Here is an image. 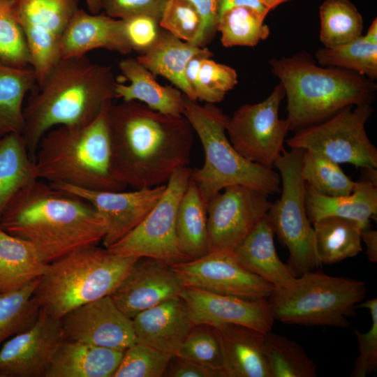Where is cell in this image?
<instances>
[{
	"mask_svg": "<svg viewBox=\"0 0 377 377\" xmlns=\"http://www.w3.org/2000/svg\"><path fill=\"white\" fill-rule=\"evenodd\" d=\"M110 103L89 124L57 126L43 135L34 159L39 179L92 191L126 188L112 168L107 121Z\"/></svg>",
	"mask_w": 377,
	"mask_h": 377,
	"instance_id": "obj_5",
	"label": "cell"
},
{
	"mask_svg": "<svg viewBox=\"0 0 377 377\" xmlns=\"http://www.w3.org/2000/svg\"><path fill=\"white\" fill-rule=\"evenodd\" d=\"M36 84L31 66L16 67L0 61V135L22 133L24 99Z\"/></svg>",
	"mask_w": 377,
	"mask_h": 377,
	"instance_id": "obj_33",
	"label": "cell"
},
{
	"mask_svg": "<svg viewBox=\"0 0 377 377\" xmlns=\"http://www.w3.org/2000/svg\"><path fill=\"white\" fill-rule=\"evenodd\" d=\"M156 43L136 59L154 75H161L171 82L191 100L196 101L186 79L188 62L209 51L175 37L161 29Z\"/></svg>",
	"mask_w": 377,
	"mask_h": 377,
	"instance_id": "obj_28",
	"label": "cell"
},
{
	"mask_svg": "<svg viewBox=\"0 0 377 377\" xmlns=\"http://www.w3.org/2000/svg\"><path fill=\"white\" fill-rule=\"evenodd\" d=\"M167 0H101L105 15L124 19L136 15H148L160 20Z\"/></svg>",
	"mask_w": 377,
	"mask_h": 377,
	"instance_id": "obj_47",
	"label": "cell"
},
{
	"mask_svg": "<svg viewBox=\"0 0 377 377\" xmlns=\"http://www.w3.org/2000/svg\"><path fill=\"white\" fill-rule=\"evenodd\" d=\"M185 286L247 300L267 299L274 287L244 269L233 252L211 251L171 265Z\"/></svg>",
	"mask_w": 377,
	"mask_h": 377,
	"instance_id": "obj_15",
	"label": "cell"
},
{
	"mask_svg": "<svg viewBox=\"0 0 377 377\" xmlns=\"http://www.w3.org/2000/svg\"><path fill=\"white\" fill-rule=\"evenodd\" d=\"M319 13L320 40L325 47L346 44L362 36V17L348 0H325Z\"/></svg>",
	"mask_w": 377,
	"mask_h": 377,
	"instance_id": "obj_34",
	"label": "cell"
},
{
	"mask_svg": "<svg viewBox=\"0 0 377 377\" xmlns=\"http://www.w3.org/2000/svg\"><path fill=\"white\" fill-rule=\"evenodd\" d=\"M359 306L369 310L371 326L366 332L354 329L359 345V355L351 371L352 377H366L377 369V300L372 298L362 302Z\"/></svg>",
	"mask_w": 377,
	"mask_h": 377,
	"instance_id": "obj_44",
	"label": "cell"
},
{
	"mask_svg": "<svg viewBox=\"0 0 377 377\" xmlns=\"http://www.w3.org/2000/svg\"><path fill=\"white\" fill-rule=\"evenodd\" d=\"M107 121L112 171L126 187L166 184L188 166L193 130L184 116L162 114L136 101L111 102Z\"/></svg>",
	"mask_w": 377,
	"mask_h": 377,
	"instance_id": "obj_1",
	"label": "cell"
},
{
	"mask_svg": "<svg viewBox=\"0 0 377 377\" xmlns=\"http://www.w3.org/2000/svg\"><path fill=\"white\" fill-rule=\"evenodd\" d=\"M271 71L287 98L290 131L323 122L348 106L370 103L374 80L348 70L318 65L307 54L273 58Z\"/></svg>",
	"mask_w": 377,
	"mask_h": 377,
	"instance_id": "obj_4",
	"label": "cell"
},
{
	"mask_svg": "<svg viewBox=\"0 0 377 377\" xmlns=\"http://www.w3.org/2000/svg\"><path fill=\"white\" fill-rule=\"evenodd\" d=\"M53 186L89 202L103 219L106 227L104 247L117 243L134 229L163 195L165 184L153 188L123 191H92L64 184Z\"/></svg>",
	"mask_w": 377,
	"mask_h": 377,
	"instance_id": "obj_18",
	"label": "cell"
},
{
	"mask_svg": "<svg viewBox=\"0 0 377 377\" xmlns=\"http://www.w3.org/2000/svg\"><path fill=\"white\" fill-rule=\"evenodd\" d=\"M65 339L61 319L40 309L34 324L7 341L0 350L1 377H45Z\"/></svg>",
	"mask_w": 377,
	"mask_h": 377,
	"instance_id": "obj_16",
	"label": "cell"
},
{
	"mask_svg": "<svg viewBox=\"0 0 377 377\" xmlns=\"http://www.w3.org/2000/svg\"><path fill=\"white\" fill-rule=\"evenodd\" d=\"M315 57L322 66L348 70L374 81L377 78V40L366 34L346 44L320 48Z\"/></svg>",
	"mask_w": 377,
	"mask_h": 377,
	"instance_id": "obj_35",
	"label": "cell"
},
{
	"mask_svg": "<svg viewBox=\"0 0 377 377\" xmlns=\"http://www.w3.org/2000/svg\"><path fill=\"white\" fill-rule=\"evenodd\" d=\"M367 294L363 281L309 272L267 298L275 320L290 325L347 327Z\"/></svg>",
	"mask_w": 377,
	"mask_h": 377,
	"instance_id": "obj_8",
	"label": "cell"
},
{
	"mask_svg": "<svg viewBox=\"0 0 377 377\" xmlns=\"http://www.w3.org/2000/svg\"><path fill=\"white\" fill-rule=\"evenodd\" d=\"M39 179L22 133L0 135V216L22 188Z\"/></svg>",
	"mask_w": 377,
	"mask_h": 377,
	"instance_id": "obj_30",
	"label": "cell"
},
{
	"mask_svg": "<svg viewBox=\"0 0 377 377\" xmlns=\"http://www.w3.org/2000/svg\"><path fill=\"white\" fill-rule=\"evenodd\" d=\"M90 13L98 14L101 10V0H84Z\"/></svg>",
	"mask_w": 377,
	"mask_h": 377,
	"instance_id": "obj_53",
	"label": "cell"
},
{
	"mask_svg": "<svg viewBox=\"0 0 377 377\" xmlns=\"http://www.w3.org/2000/svg\"><path fill=\"white\" fill-rule=\"evenodd\" d=\"M132 320L136 342L174 355L194 325L181 296L146 309Z\"/></svg>",
	"mask_w": 377,
	"mask_h": 377,
	"instance_id": "obj_22",
	"label": "cell"
},
{
	"mask_svg": "<svg viewBox=\"0 0 377 377\" xmlns=\"http://www.w3.org/2000/svg\"><path fill=\"white\" fill-rule=\"evenodd\" d=\"M212 52L209 50L204 54L193 57L188 64L186 69V81L195 98L209 103H216L223 99L209 91L201 82L199 69L201 61L205 58H211Z\"/></svg>",
	"mask_w": 377,
	"mask_h": 377,
	"instance_id": "obj_50",
	"label": "cell"
},
{
	"mask_svg": "<svg viewBox=\"0 0 377 377\" xmlns=\"http://www.w3.org/2000/svg\"><path fill=\"white\" fill-rule=\"evenodd\" d=\"M176 232L179 246L189 260L209 252L207 205L191 178L177 208Z\"/></svg>",
	"mask_w": 377,
	"mask_h": 377,
	"instance_id": "obj_32",
	"label": "cell"
},
{
	"mask_svg": "<svg viewBox=\"0 0 377 377\" xmlns=\"http://www.w3.org/2000/svg\"><path fill=\"white\" fill-rule=\"evenodd\" d=\"M40 279L13 291L0 293V343L30 328L40 308L34 297Z\"/></svg>",
	"mask_w": 377,
	"mask_h": 377,
	"instance_id": "obj_38",
	"label": "cell"
},
{
	"mask_svg": "<svg viewBox=\"0 0 377 377\" xmlns=\"http://www.w3.org/2000/svg\"><path fill=\"white\" fill-rule=\"evenodd\" d=\"M361 240L366 246V254L369 260L377 263V231L371 226L362 229Z\"/></svg>",
	"mask_w": 377,
	"mask_h": 377,
	"instance_id": "obj_52",
	"label": "cell"
},
{
	"mask_svg": "<svg viewBox=\"0 0 377 377\" xmlns=\"http://www.w3.org/2000/svg\"><path fill=\"white\" fill-rule=\"evenodd\" d=\"M199 13L202 29L198 46L204 47L214 37L219 20V0H188Z\"/></svg>",
	"mask_w": 377,
	"mask_h": 377,
	"instance_id": "obj_49",
	"label": "cell"
},
{
	"mask_svg": "<svg viewBox=\"0 0 377 377\" xmlns=\"http://www.w3.org/2000/svg\"><path fill=\"white\" fill-rule=\"evenodd\" d=\"M61 322L67 340L121 351L136 342L132 319L110 295L71 310Z\"/></svg>",
	"mask_w": 377,
	"mask_h": 377,
	"instance_id": "obj_17",
	"label": "cell"
},
{
	"mask_svg": "<svg viewBox=\"0 0 377 377\" xmlns=\"http://www.w3.org/2000/svg\"><path fill=\"white\" fill-rule=\"evenodd\" d=\"M365 171L364 177L365 181L371 182L377 185V171L375 168H362Z\"/></svg>",
	"mask_w": 377,
	"mask_h": 377,
	"instance_id": "obj_54",
	"label": "cell"
},
{
	"mask_svg": "<svg viewBox=\"0 0 377 377\" xmlns=\"http://www.w3.org/2000/svg\"><path fill=\"white\" fill-rule=\"evenodd\" d=\"M0 228L31 243L47 263L103 240L104 221L87 200L39 179L20 190Z\"/></svg>",
	"mask_w": 377,
	"mask_h": 377,
	"instance_id": "obj_2",
	"label": "cell"
},
{
	"mask_svg": "<svg viewBox=\"0 0 377 377\" xmlns=\"http://www.w3.org/2000/svg\"><path fill=\"white\" fill-rule=\"evenodd\" d=\"M264 350L271 377H316V364L304 350L288 337L265 334Z\"/></svg>",
	"mask_w": 377,
	"mask_h": 377,
	"instance_id": "obj_36",
	"label": "cell"
},
{
	"mask_svg": "<svg viewBox=\"0 0 377 377\" xmlns=\"http://www.w3.org/2000/svg\"><path fill=\"white\" fill-rule=\"evenodd\" d=\"M300 173L307 186L325 195L350 194L355 184L339 163L310 151H303Z\"/></svg>",
	"mask_w": 377,
	"mask_h": 377,
	"instance_id": "obj_39",
	"label": "cell"
},
{
	"mask_svg": "<svg viewBox=\"0 0 377 377\" xmlns=\"http://www.w3.org/2000/svg\"><path fill=\"white\" fill-rule=\"evenodd\" d=\"M274 232L267 214L234 250L238 263L274 288L293 286L297 277L279 258L274 242Z\"/></svg>",
	"mask_w": 377,
	"mask_h": 377,
	"instance_id": "obj_24",
	"label": "cell"
},
{
	"mask_svg": "<svg viewBox=\"0 0 377 377\" xmlns=\"http://www.w3.org/2000/svg\"><path fill=\"white\" fill-rule=\"evenodd\" d=\"M373 111L370 103L348 106L323 122L297 131L286 144L290 148L318 153L339 164L376 168L377 148L365 129Z\"/></svg>",
	"mask_w": 377,
	"mask_h": 377,
	"instance_id": "obj_10",
	"label": "cell"
},
{
	"mask_svg": "<svg viewBox=\"0 0 377 377\" xmlns=\"http://www.w3.org/2000/svg\"><path fill=\"white\" fill-rule=\"evenodd\" d=\"M312 226L315 251L320 264L337 263L353 258L362 251V227L358 222L338 216H326Z\"/></svg>",
	"mask_w": 377,
	"mask_h": 377,
	"instance_id": "obj_31",
	"label": "cell"
},
{
	"mask_svg": "<svg viewBox=\"0 0 377 377\" xmlns=\"http://www.w3.org/2000/svg\"><path fill=\"white\" fill-rule=\"evenodd\" d=\"M16 6L38 83L60 59V39L78 0H16Z\"/></svg>",
	"mask_w": 377,
	"mask_h": 377,
	"instance_id": "obj_14",
	"label": "cell"
},
{
	"mask_svg": "<svg viewBox=\"0 0 377 377\" xmlns=\"http://www.w3.org/2000/svg\"><path fill=\"white\" fill-rule=\"evenodd\" d=\"M183 116L201 141L205 152L202 166L191 170L204 202L226 187L247 186L272 195L281 190L279 172L252 163L242 156L230 142L226 133L227 116L214 103L200 105L184 94Z\"/></svg>",
	"mask_w": 377,
	"mask_h": 377,
	"instance_id": "obj_6",
	"label": "cell"
},
{
	"mask_svg": "<svg viewBox=\"0 0 377 377\" xmlns=\"http://www.w3.org/2000/svg\"><path fill=\"white\" fill-rule=\"evenodd\" d=\"M124 352L64 339L45 377H113Z\"/></svg>",
	"mask_w": 377,
	"mask_h": 377,
	"instance_id": "obj_26",
	"label": "cell"
},
{
	"mask_svg": "<svg viewBox=\"0 0 377 377\" xmlns=\"http://www.w3.org/2000/svg\"><path fill=\"white\" fill-rule=\"evenodd\" d=\"M181 297L194 325L236 324L266 334L275 320L267 299L247 300L188 286Z\"/></svg>",
	"mask_w": 377,
	"mask_h": 377,
	"instance_id": "obj_20",
	"label": "cell"
},
{
	"mask_svg": "<svg viewBox=\"0 0 377 377\" xmlns=\"http://www.w3.org/2000/svg\"><path fill=\"white\" fill-rule=\"evenodd\" d=\"M48 266L31 243L0 228V293L18 290L41 278Z\"/></svg>",
	"mask_w": 377,
	"mask_h": 377,
	"instance_id": "obj_29",
	"label": "cell"
},
{
	"mask_svg": "<svg viewBox=\"0 0 377 377\" xmlns=\"http://www.w3.org/2000/svg\"><path fill=\"white\" fill-rule=\"evenodd\" d=\"M138 258L92 245L49 264L34 297L40 309L61 319L71 310L110 295Z\"/></svg>",
	"mask_w": 377,
	"mask_h": 377,
	"instance_id": "obj_7",
	"label": "cell"
},
{
	"mask_svg": "<svg viewBox=\"0 0 377 377\" xmlns=\"http://www.w3.org/2000/svg\"><path fill=\"white\" fill-rule=\"evenodd\" d=\"M0 377H1V376H0Z\"/></svg>",
	"mask_w": 377,
	"mask_h": 377,
	"instance_id": "obj_56",
	"label": "cell"
},
{
	"mask_svg": "<svg viewBox=\"0 0 377 377\" xmlns=\"http://www.w3.org/2000/svg\"><path fill=\"white\" fill-rule=\"evenodd\" d=\"M184 288L171 265L140 258L110 296L120 310L132 319L146 309L181 296Z\"/></svg>",
	"mask_w": 377,
	"mask_h": 377,
	"instance_id": "obj_19",
	"label": "cell"
},
{
	"mask_svg": "<svg viewBox=\"0 0 377 377\" xmlns=\"http://www.w3.org/2000/svg\"><path fill=\"white\" fill-rule=\"evenodd\" d=\"M199 76L203 85L222 99L237 83V74L234 68L210 58L202 60Z\"/></svg>",
	"mask_w": 377,
	"mask_h": 377,
	"instance_id": "obj_46",
	"label": "cell"
},
{
	"mask_svg": "<svg viewBox=\"0 0 377 377\" xmlns=\"http://www.w3.org/2000/svg\"><path fill=\"white\" fill-rule=\"evenodd\" d=\"M117 82L110 66L94 63L86 55L56 62L24 106L22 135L32 159L50 130L94 121L117 98Z\"/></svg>",
	"mask_w": 377,
	"mask_h": 377,
	"instance_id": "obj_3",
	"label": "cell"
},
{
	"mask_svg": "<svg viewBox=\"0 0 377 377\" xmlns=\"http://www.w3.org/2000/svg\"><path fill=\"white\" fill-rule=\"evenodd\" d=\"M305 203L311 224L323 217L338 216L354 220L363 229L371 226L370 219L377 214V185L362 180L355 182L350 194L337 196L320 194L306 185Z\"/></svg>",
	"mask_w": 377,
	"mask_h": 377,
	"instance_id": "obj_27",
	"label": "cell"
},
{
	"mask_svg": "<svg viewBox=\"0 0 377 377\" xmlns=\"http://www.w3.org/2000/svg\"><path fill=\"white\" fill-rule=\"evenodd\" d=\"M214 327L221 343L226 377H271L264 333L236 324Z\"/></svg>",
	"mask_w": 377,
	"mask_h": 377,
	"instance_id": "obj_23",
	"label": "cell"
},
{
	"mask_svg": "<svg viewBox=\"0 0 377 377\" xmlns=\"http://www.w3.org/2000/svg\"><path fill=\"white\" fill-rule=\"evenodd\" d=\"M285 91L279 82L263 101L244 104L229 117L226 133L235 149L248 161L272 168L285 150L290 131L286 119L279 117Z\"/></svg>",
	"mask_w": 377,
	"mask_h": 377,
	"instance_id": "obj_12",
	"label": "cell"
},
{
	"mask_svg": "<svg viewBox=\"0 0 377 377\" xmlns=\"http://www.w3.org/2000/svg\"><path fill=\"white\" fill-rule=\"evenodd\" d=\"M175 355L223 371L221 343L216 329L209 325H194Z\"/></svg>",
	"mask_w": 377,
	"mask_h": 377,
	"instance_id": "obj_42",
	"label": "cell"
},
{
	"mask_svg": "<svg viewBox=\"0 0 377 377\" xmlns=\"http://www.w3.org/2000/svg\"><path fill=\"white\" fill-rule=\"evenodd\" d=\"M99 48L122 54L132 52L122 20L105 14L89 13L79 8L61 37L60 59L85 56L88 52Z\"/></svg>",
	"mask_w": 377,
	"mask_h": 377,
	"instance_id": "obj_21",
	"label": "cell"
},
{
	"mask_svg": "<svg viewBox=\"0 0 377 377\" xmlns=\"http://www.w3.org/2000/svg\"><path fill=\"white\" fill-rule=\"evenodd\" d=\"M119 67L130 84L117 83V98H122L123 101H139L162 114L183 116L184 98L180 90L160 84L154 75L136 59H123Z\"/></svg>",
	"mask_w": 377,
	"mask_h": 377,
	"instance_id": "obj_25",
	"label": "cell"
},
{
	"mask_svg": "<svg viewBox=\"0 0 377 377\" xmlns=\"http://www.w3.org/2000/svg\"><path fill=\"white\" fill-rule=\"evenodd\" d=\"M304 150H284L274 163L281 178V196L267 213L274 235L288 250V263L295 275L320 265L314 246L313 228L305 203V182L300 173Z\"/></svg>",
	"mask_w": 377,
	"mask_h": 377,
	"instance_id": "obj_9",
	"label": "cell"
},
{
	"mask_svg": "<svg viewBox=\"0 0 377 377\" xmlns=\"http://www.w3.org/2000/svg\"><path fill=\"white\" fill-rule=\"evenodd\" d=\"M163 376L167 377H226L221 370L173 355Z\"/></svg>",
	"mask_w": 377,
	"mask_h": 377,
	"instance_id": "obj_48",
	"label": "cell"
},
{
	"mask_svg": "<svg viewBox=\"0 0 377 377\" xmlns=\"http://www.w3.org/2000/svg\"><path fill=\"white\" fill-rule=\"evenodd\" d=\"M191 173L188 166L177 170L165 184L163 195L144 219L108 249L122 256L150 258L170 265L188 260L177 239L176 216Z\"/></svg>",
	"mask_w": 377,
	"mask_h": 377,
	"instance_id": "obj_11",
	"label": "cell"
},
{
	"mask_svg": "<svg viewBox=\"0 0 377 377\" xmlns=\"http://www.w3.org/2000/svg\"><path fill=\"white\" fill-rule=\"evenodd\" d=\"M267 14L248 7H235L222 13L216 30L223 46H256L269 37L270 30L264 23Z\"/></svg>",
	"mask_w": 377,
	"mask_h": 377,
	"instance_id": "obj_37",
	"label": "cell"
},
{
	"mask_svg": "<svg viewBox=\"0 0 377 377\" xmlns=\"http://www.w3.org/2000/svg\"><path fill=\"white\" fill-rule=\"evenodd\" d=\"M121 20L132 51L140 54L156 43L161 31L159 20L148 15H136Z\"/></svg>",
	"mask_w": 377,
	"mask_h": 377,
	"instance_id": "obj_45",
	"label": "cell"
},
{
	"mask_svg": "<svg viewBox=\"0 0 377 377\" xmlns=\"http://www.w3.org/2000/svg\"><path fill=\"white\" fill-rule=\"evenodd\" d=\"M174 355L135 342L124 350L113 377H161Z\"/></svg>",
	"mask_w": 377,
	"mask_h": 377,
	"instance_id": "obj_41",
	"label": "cell"
},
{
	"mask_svg": "<svg viewBox=\"0 0 377 377\" xmlns=\"http://www.w3.org/2000/svg\"><path fill=\"white\" fill-rule=\"evenodd\" d=\"M0 61L16 67L30 66L29 52L18 20L16 0H0Z\"/></svg>",
	"mask_w": 377,
	"mask_h": 377,
	"instance_id": "obj_40",
	"label": "cell"
},
{
	"mask_svg": "<svg viewBox=\"0 0 377 377\" xmlns=\"http://www.w3.org/2000/svg\"><path fill=\"white\" fill-rule=\"evenodd\" d=\"M258 1H260L269 11L271 10L274 9L280 4L290 0H258Z\"/></svg>",
	"mask_w": 377,
	"mask_h": 377,
	"instance_id": "obj_55",
	"label": "cell"
},
{
	"mask_svg": "<svg viewBox=\"0 0 377 377\" xmlns=\"http://www.w3.org/2000/svg\"><path fill=\"white\" fill-rule=\"evenodd\" d=\"M159 25L175 37L198 46L202 19L188 0H167Z\"/></svg>",
	"mask_w": 377,
	"mask_h": 377,
	"instance_id": "obj_43",
	"label": "cell"
},
{
	"mask_svg": "<svg viewBox=\"0 0 377 377\" xmlns=\"http://www.w3.org/2000/svg\"><path fill=\"white\" fill-rule=\"evenodd\" d=\"M207 205L210 251L233 252L267 213L268 195L253 188L226 187Z\"/></svg>",
	"mask_w": 377,
	"mask_h": 377,
	"instance_id": "obj_13",
	"label": "cell"
},
{
	"mask_svg": "<svg viewBox=\"0 0 377 377\" xmlns=\"http://www.w3.org/2000/svg\"><path fill=\"white\" fill-rule=\"evenodd\" d=\"M235 7H248L267 14L269 10L258 0H219V17L224 11Z\"/></svg>",
	"mask_w": 377,
	"mask_h": 377,
	"instance_id": "obj_51",
	"label": "cell"
}]
</instances>
